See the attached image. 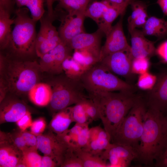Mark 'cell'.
I'll return each instance as SVG.
<instances>
[{
  "label": "cell",
  "instance_id": "obj_1",
  "mask_svg": "<svg viewBox=\"0 0 167 167\" xmlns=\"http://www.w3.org/2000/svg\"><path fill=\"white\" fill-rule=\"evenodd\" d=\"M134 91L104 92L88 96L96 106L104 129L111 138L140 96Z\"/></svg>",
  "mask_w": 167,
  "mask_h": 167
},
{
  "label": "cell",
  "instance_id": "obj_2",
  "mask_svg": "<svg viewBox=\"0 0 167 167\" xmlns=\"http://www.w3.org/2000/svg\"><path fill=\"white\" fill-rule=\"evenodd\" d=\"M167 137L165 116L147 107L143 132L136 150V160L145 166L154 165Z\"/></svg>",
  "mask_w": 167,
  "mask_h": 167
},
{
  "label": "cell",
  "instance_id": "obj_3",
  "mask_svg": "<svg viewBox=\"0 0 167 167\" xmlns=\"http://www.w3.org/2000/svg\"><path fill=\"white\" fill-rule=\"evenodd\" d=\"M42 72L36 61L11 60L5 56V67L0 76L5 79L9 92L17 96L28 94L39 82Z\"/></svg>",
  "mask_w": 167,
  "mask_h": 167
},
{
  "label": "cell",
  "instance_id": "obj_4",
  "mask_svg": "<svg viewBox=\"0 0 167 167\" xmlns=\"http://www.w3.org/2000/svg\"><path fill=\"white\" fill-rule=\"evenodd\" d=\"M29 11L26 8L16 10L14 27L6 48L9 49L11 54L19 58L36 55V22L29 16Z\"/></svg>",
  "mask_w": 167,
  "mask_h": 167
},
{
  "label": "cell",
  "instance_id": "obj_5",
  "mask_svg": "<svg viewBox=\"0 0 167 167\" xmlns=\"http://www.w3.org/2000/svg\"><path fill=\"white\" fill-rule=\"evenodd\" d=\"M53 76L48 84L52 91L50 107L54 113L89 98L79 79L70 78L64 73Z\"/></svg>",
  "mask_w": 167,
  "mask_h": 167
},
{
  "label": "cell",
  "instance_id": "obj_6",
  "mask_svg": "<svg viewBox=\"0 0 167 167\" xmlns=\"http://www.w3.org/2000/svg\"><path fill=\"white\" fill-rule=\"evenodd\" d=\"M147 109L145 100L141 95L111 137V143L131 147L136 151L143 132Z\"/></svg>",
  "mask_w": 167,
  "mask_h": 167
},
{
  "label": "cell",
  "instance_id": "obj_7",
  "mask_svg": "<svg viewBox=\"0 0 167 167\" xmlns=\"http://www.w3.org/2000/svg\"><path fill=\"white\" fill-rule=\"evenodd\" d=\"M79 79L88 96L101 92L135 90L133 85L119 78L99 62L83 73Z\"/></svg>",
  "mask_w": 167,
  "mask_h": 167
},
{
  "label": "cell",
  "instance_id": "obj_8",
  "mask_svg": "<svg viewBox=\"0 0 167 167\" xmlns=\"http://www.w3.org/2000/svg\"><path fill=\"white\" fill-rule=\"evenodd\" d=\"M45 14L40 19V27L36 42V55L40 58L62 42L58 31L52 24L53 20Z\"/></svg>",
  "mask_w": 167,
  "mask_h": 167
},
{
  "label": "cell",
  "instance_id": "obj_9",
  "mask_svg": "<svg viewBox=\"0 0 167 167\" xmlns=\"http://www.w3.org/2000/svg\"><path fill=\"white\" fill-rule=\"evenodd\" d=\"M72 50L62 41L40 58L39 64L42 72L48 73L52 75L63 73L62 64L66 58L71 56Z\"/></svg>",
  "mask_w": 167,
  "mask_h": 167
},
{
  "label": "cell",
  "instance_id": "obj_10",
  "mask_svg": "<svg viewBox=\"0 0 167 167\" xmlns=\"http://www.w3.org/2000/svg\"><path fill=\"white\" fill-rule=\"evenodd\" d=\"M157 76L155 85L143 97L148 107L156 110L165 116L167 114V68Z\"/></svg>",
  "mask_w": 167,
  "mask_h": 167
},
{
  "label": "cell",
  "instance_id": "obj_11",
  "mask_svg": "<svg viewBox=\"0 0 167 167\" xmlns=\"http://www.w3.org/2000/svg\"><path fill=\"white\" fill-rule=\"evenodd\" d=\"M36 137L37 149L44 155L52 157L61 166L69 149L66 143L53 132Z\"/></svg>",
  "mask_w": 167,
  "mask_h": 167
},
{
  "label": "cell",
  "instance_id": "obj_12",
  "mask_svg": "<svg viewBox=\"0 0 167 167\" xmlns=\"http://www.w3.org/2000/svg\"><path fill=\"white\" fill-rule=\"evenodd\" d=\"M100 156L106 162L109 161L108 167H126L136 159L137 154L131 147L111 143Z\"/></svg>",
  "mask_w": 167,
  "mask_h": 167
},
{
  "label": "cell",
  "instance_id": "obj_13",
  "mask_svg": "<svg viewBox=\"0 0 167 167\" xmlns=\"http://www.w3.org/2000/svg\"><path fill=\"white\" fill-rule=\"evenodd\" d=\"M132 60L130 49L110 54L99 62L113 74L128 79L134 75L131 71Z\"/></svg>",
  "mask_w": 167,
  "mask_h": 167
},
{
  "label": "cell",
  "instance_id": "obj_14",
  "mask_svg": "<svg viewBox=\"0 0 167 167\" xmlns=\"http://www.w3.org/2000/svg\"><path fill=\"white\" fill-rule=\"evenodd\" d=\"M124 15V14L121 15L118 21L112 26L109 32L106 35L105 42L101 48L99 62L112 53L131 49V46L127 42L123 30L122 22Z\"/></svg>",
  "mask_w": 167,
  "mask_h": 167
},
{
  "label": "cell",
  "instance_id": "obj_15",
  "mask_svg": "<svg viewBox=\"0 0 167 167\" xmlns=\"http://www.w3.org/2000/svg\"><path fill=\"white\" fill-rule=\"evenodd\" d=\"M103 34L99 29L92 33L83 32L73 38L67 45L75 50L88 52L98 62L100 59Z\"/></svg>",
  "mask_w": 167,
  "mask_h": 167
},
{
  "label": "cell",
  "instance_id": "obj_16",
  "mask_svg": "<svg viewBox=\"0 0 167 167\" xmlns=\"http://www.w3.org/2000/svg\"><path fill=\"white\" fill-rule=\"evenodd\" d=\"M85 13L67 14L62 17L58 31L62 42L67 44L75 36L84 31Z\"/></svg>",
  "mask_w": 167,
  "mask_h": 167
},
{
  "label": "cell",
  "instance_id": "obj_17",
  "mask_svg": "<svg viewBox=\"0 0 167 167\" xmlns=\"http://www.w3.org/2000/svg\"><path fill=\"white\" fill-rule=\"evenodd\" d=\"M16 96H6L0 102V124L16 122L28 111L25 104Z\"/></svg>",
  "mask_w": 167,
  "mask_h": 167
},
{
  "label": "cell",
  "instance_id": "obj_18",
  "mask_svg": "<svg viewBox=\"0 0 167 167\" xmlns=\"http://www.w3.org/2000/svg\"><path fill=\"white\" fill-rule=\"evenodd\" d=\"M129 32L131 35V54L133 59L138 58H149L156 54L154 43L145 37L142 31L135 28Z\"/></svg>",
  "mask_w": 167,
  "mask_h": 167
},
{
  "label": "cell",
  "instance_id": "obj_19",
  "mask_svg": "<svg viewBox=\"0 0 167 167\" xmlns=\"http://www.w3.org/2000/svg\"><path fill=\"white\" fill-rule=\"evenodd\" d=\"M88 125L76 123L70 129L58 135L67 144L69 148L73 149L83 148L87 144L89 139Z\"/></svg>",
  "mask_w": 167,
  "mask_h": 167
},
{
  "label": "cell",
  "instance_id": "obj_20",
  "mask_svg": "<svg viewBox=\"0 0 167 167\" xmlns=\"http://www.w3.org/2000/svg\"><path fill=\"white\" fill-rule=\"evenodd\" d=\"M110 135L100 126L89 130V136L87 145L82 148L94 155L100 156L111 143Z\"/></svg>",
  "mask_w": 167,
  "mask_h": 167
},
{
  "label": "cell",
  "instance_id": "obj_21",
  "mask_svg": "<svg viewBox=\"0 0 167 167\" xmlns=\"http://www.w3.org/2000/svg\"><path fill=\"white\" fill-rule=\"evenodd\" d=\"M23 161L22 152L14 143L11 144L5 140L1 139L0 167H15Z\"/></svg>",
  "mask_w": 167,
  "mask_h": 167
},
{
  "label": "cell",
  "instance_id": "obj_22",
  "mask_svg": "<svg viewBox=\"0 0 167 167\" xmlns=\"http://www.w3.org/2000/svg\"><path fill=\"white\" fill-rule=\"evenodd\" d=\"M132 12L128 19L129 32L137 28H142L148 18L147 12V5L143 1L135 0L130 4Z\"/></svg>",
  "mask_w": 167,
  "mask_h": 167
},
{
  "label": "cell",
  "instance_id": "obj_23",
  "mask_svg": "<svg viewBox=\"0 0 167 167\" xmlns=\"http://www.w3.org/2000/svg\"><path fill=\"white\" fill-rule=\"evenodd\" d=\"M128 6L115 5L110 3L97 24L98 29L106 35L111 29L113 22L119 15L125 13Z\"/></svg>",
  "mask_w": 167,
  "mask_h": 167
},
{
  "label": "cell",
  "instance_id": "obj_24",
  "mask_svg": "<svg viewBox=\"0 0 167 167\" xmlns=\"http://www.w3.org/2000/svg\"><path fill=\"white\" fill-rule=\"evenodd\" d=\"M54 114L49 126L53 132L59 135L67 131L71 123L74 122L71 107H69Z\"/></svg>",
  "mask_w": 167,
  "mask_h": 167
},
{
  "label": "cell",
  "instance_id": "obj_25",
  "mask_svg": "<svg viewBox=\"0 0 167 167\" xmlns=\"http://www.w3.org/2000/svg\"><path fill=\"white\" fill-rule=\"evenodd\" d=\"M52 94L50 85L48 83H38L28 93L30 100L35 105L44 106L49 104Z\"/></svg>",
  "mask_w": 167,
  "mask_h": 167
},
{
  "label": "cell",
  "instance_id": "obj_26",
  "mask_svg": "<svg viewBox=\"0 0 167 167\" xmlns=\"http://www.w3.org/2000/svg\"><path fill=\"white\" fill-rule=\"evenodd\" d=\"M145 36H156L158 40L167 36V21L154 16L148 18L141 30Z\"/></svg>",
  "mask_w": 167,
  "mask_h": 167
},
{
  "label": "cell",
  "instance_id": "obj_27",
  "mask_svg": "<svg viewBox=\"0 0 167 167\" xmlns=\"http://www.w3.org/2000/svg\"><path fill=\"white\" fill-rule=\"evenodd\" d=\"M11 13L0 7V47L1 50L7 48L12 31L11 26L14 24L15 19L10 18Z\"/></svg>",
  "mask_w": 167,
  "mask_h": 167
},
{
  "label": "cell",
  "instance_id": "obj_28",
  "mask_svg": "<svg viewBox=\"0 0 167 167\" xmlns=\"http://www.w3.org/2000/svg\"><path fill=\"white\" fill-rule=\"evenodd\" d=\"M72 150L81 160L83 167H108L107 162L100 156L94 155L82 148Z\"/></svg>",
  "mask_w": 167,
  "mask_h": 167
},
{
  "label": "cell",
  "instance_id": "obj_29",
  "mask_svg": "<svg viewBox=\"0 0 167 167\" xmlns=\"http://www.w3.org/2000/svg\"><path fill=\"white\" fill-rule=\"evenodd\" d=\"M91 0H57L59 8L65 10L67 14H76L85 13Z\"/></svg>",
  "mask_w": 167,
  "mask_h": 167
},
{
  "label": "cell",
  "instance_id": "obj_30",
  "mask_svg": "<svg viewBox=\"0 0 167 167\" xmlns=\"http://www.w3.org/2000/svg\"><path fill=\"white\" fill-rule=\"evenodd\" d=\"M110 3L106 0L92 2L88 6L86 10L85 16L91 18L97 24Z\"/></svg>",
  "mask_w": 167,
  "mask_h": 167
},
{
  "label": "cell",
  "instance_id": "obj_31",
  "mask_svg": "<svg viewBox=\"0 0 167 167\" xmlns=\"http://www.w3.org/2000/svg\"><path fill=\"white\" fill-rule=\"evenodd\" d=\"M64 73L68 77L76 79H79L83 73L79 64L70 56L66 58L62 64Z\"/></svg>",
  "mask_w": 167,
  "mask_h": 167
},
{
  "label": "cell",
  "instance_id": "obj_32",
  "mask_svg": "<svg viewBox=\"0 0 167 167\" xmlns=\"http://www.w3.org/2000/svg\"><path fill=\"white\" fill-rule=\"evenodd\" d=\"M44 2V0H29L26 6L30 11L31 18L36 22L45 14Z\"/></svg>",
  "mask_w": 167,
  "mask_h": 167
},
{
  "label": "cell",
  "instance_id": "obj_33",
  "mask_svg": "<svg viewBox=\"0 0 167 167\" xmlns=\"http://www.w3.org/2000/svg\"><path fill=\"white\" fill-rule=\"evenodd\" d=\"M23 161L26 167H41L42 157L37 150L28 149L22 152Z\"/></svg>",
  "mask_w": 167,
  "mask_h": 167
},
{
  "label": "cell",
  "instance_id": "obj_34",
  "mask_svg": "<svg viewBox=\"0 0 167 167\" xmlns=\"http://www.w3.org/2000/svg\"><path fill=\"white\" fill-rule=\"evenodd\" d=\"M72 117L73 122L76 123L85 125L90 123L84 107L81 103L71 107Z\"/></svg>",
  "mask_w": 167,
  "mask_h": 167
},
{
  "label": "cell",
  "instance_id": "obj_35",
  "mask_svg": "<svg viewBox=\"0 0 167 167\" xmlns=\"http://www.w3.org/2000/svg\"><path fill=\"white\" fill-rule=\"evenodd\" d=\"M157 76L148 72L139 75L137 83V86L140 89L150 90L155 85Z\"/></svg>",
  "mask_w": 167,
  "mask_h": 167
},
{
  "label": "cell",
  "instance_id": "obj_36",
  "mask_svg": "<svg viewBox=\"0 0 167 167\" xmlns=\"http://www.w3.org/2000/svg\"><path fill=\"white\" fill-rule=\"evenodd\" d=\"M149 58L144 57L133 59L131 65L132 73L140 75L148 72L150 65Z\"/></svg>",
  "mask_w": 167,
  "mask_h": 167
},
{
  "label": "cell",
  "instance_id": "obj_37",
  "mask_svg": "<svg viewBox=\"0 0 167 167\" xmlns=\"http://www.w3.org/2000/svg\"><path fill=\"white\" fill-rule=\"evenodd\" d=\"M81 103L90 123L93 121L100 119L97 108L91 99L89 98Z\"/></svg>",
  "mask_w": 167,
  "mask_h": 167
},
{
  "label": "cell",
  "instance_id": "obj_38",
  "mask_svg": "<svg viewBox=\"0 0 167 167\" xmlns=\"http://www.w3.org/2000/svg\"><path fill=\"white\" fill-rule=\"evenodd\" d=\"M61 167H83V165L81 160L75 152L69 148Z\"/></svg>",
  "mask_w": 167,
  "mask_h": 167
},
{
  "label": "cell",
  "instance_id": "obj_39",
  "mask_svg": "<svg viewBox=\"0 0 167 167\" xmlns=\"http://www.w3.org/2000/svg\"><path fill=\"white\" fill-rule=\"evenodd\" d=\"M46 126L45 119L40 118L32 122L30 126L31 132L36 136L41 135L44 131Z\"/></svg>",
  "mask_w": 167,
  "mask_h": 167
},
{
  "label": "cell",
  "instance_id": "obj_40",
  "mask_svg": "<svg viewBox=\"0 0 167 167\" xmlns=\"http://www.w3.org/2000/svg\"><path fill=\"white\" fill-rule=\"evenodd\" d=\"M21 133L29 149L37 150V139L35 135L25 131Z\"/></svg>",
  "mask_w": 167,
  "mask_h": 167
},
{
  "label": "cell",
  "instance_id": "obj_41",
  "mask_svg": "<svg viewBox=\"0 0 167 167\" xmlns=\"http://www.w3.org/2000/svg\"><path fill=\"white\" fill-rule=\"evenodd\" d=\"M154 166L157 167H167V137L157 159Z\"/></svg>",
  "mask_w": 167,
  "mask_h": 167
},
{
  "label": "cell",
  "instance_id": "obj_42",
  "mask_svg": "<svg viewBox=\"0 0 167 167\" xmlns=\"http://www.w3.org/2000/svg\"><path fill=\"white\" fill-rule=\"evenodd\" d=\"M32 122L31 114L28 111L16 122L19 128L23 131H25L27 128L30 127Z\"/></svg>",
  "mask_w": 167,
  "mask_h": 167
},
{
  "label": "cell",
  "instance_id": "obj_43",
  "mask_svg": "<svg viewBox=\"0 0 167 167\" xmlns=\"http://www.w3.org/2000/svg\"><path fill=\"white\" fill-rule=\"evenodd\" d=\"M156 54L163 63L167 64V40L162 43L156 48Z\"/></svg>",
  "mask_w": 167,
  "mask_h": 167
},
{
  "label": "cell",
  "instance_id": "obj_44",
  "mask_svg": "<svg viewBox=\"0 0 167 167\" xmlns=\"http://www.w3.org/2000/svg\"><path fill=\"white\" fill-rule=\"evenodd\" d=\"M58 166V165L52 157L47 155H44L42 157L41 167H54Z\"/></svg>",
  "mask_w": 167,
  "mask_h": 167
},
{
  "label": "cell",
  "instance_id": "obj_45",
  "mask_svg": "<svg viewBox=\"0 0 167 167\" xmlns=\"http://www.w3.org/2000/svg\"><path fill=\"white\" fill-rule=\"evenodd\" d=\"M9 89L7 83L4 78L0 76V101L1 102L6 96Z\"/></svg>",
  "mask_w": 167,
  "mask_h": 167
},
{
  "label": "cell",
  "instance_id": "obj_46",
  "mask_svg": "<svg viewBox=\"0 0 167 167\" xmlns=\"http://www.w3.org/2000/svg\"><path fill=\"white\" fill-rule=\"evenodd\" d=\"M47 8V15L48 17L53 20L55 16V11H54L53 5V0H46Z\"/></svg>",
  "mask_w": 167,
  "mask_h": 167
},
{
  "label": "cell",
  "instance_id": "obj_47",
  "mask_svg": "<svg viewBox=\"0 0 167 167\" xmlns=\"http://www.w3.org/2000/svg\"><path fill=\"white\" fill-rule=\"evenodd\" d=\"M11 0H0V7L8 10L11 13Z\"/></svg>",
  "mask_w": 167,
  "mask_h": 167
},
{
  "label": "cell",
  "instance_id": "obj_48",
  "mask_svg": "<svg viewBox=\"0 0 167 167\" xmlns=\"http://www.w3.org/2000/svg\"><path fill=\"white\" fill-rule=\"evenodd\" d=\"M156 2L163 12L167 16V0H157Z\"/></svg>",
  "mask_w": 167,
  "mask_h": 167
},
{
  "label": "cell",
  "instance_id": "obj_49",
  "mask_svg": "<svg viewBox=\"0 0 167 167\" xmlns=\"http://www.w3.org/2000/svg\"><path fill=\"white\" fill-rule=\"evenodd\" d=\"M112 4L117 5H127L129 4L124 2L122 0H106Z\"/></svg>",
  "mask_w": 167,
  "mask_h": 167
},
{
  "label": "cell",
  "instance_id": "obj_50",
  "mask_svg": "<svg viewBox=\"0 0 167 167\" xmlns=\"http://www.w3.org/2000/svg\"><path fill=\"white\" fill-rule=\"evenodd\" d=\"M29 1V0H15L17 5L19 8L24 6H26Z\"/></svg>",
  "mask_w": 167,
  "mask_h": 167
},
{
  "label": "cell",
  "instance_id": "obj_51",
  "mask_svg": "<svg viewBox=\"0 0 167 167\" xmlns=\"http://www.w3.org/2000/svg\"><path fill=\"white\" fill-rule=\"evenodd\" d=\"M124 2L128 3L130 4V3L135 0H122Z\"/></svg>",
  "mask_w": 167,
  "mask_h": 167
},
{
  "label": "cell",
  "instance_id": "obj_52",
  "mask_svg": "<svg viewBox=\"0 0 167 167\" xmlns=\"http://www.w3.org/2000/svg\"><path fill=\"white\" fill-rule=\"evenodd\" d=\"M165 119L166 127L167 130V114L165 116Z\"/></svg>",
  "mask_w": 167,
  "mask_h": 167
},
{
  "label": "cell",
  "instance_id": "obj_53",
  "mask_svg": "<svg viewBox=\"0 0 167 167\" xmlns=\"http://www.w3.org/2000/svg\"><path fill=\"white\" fill-rule=\"evenodd\" d=\"M54 0V1H57V0Z\"/></svg>",
  "mask_w": 167,
  "mask_h": 167
}]
</instances>
